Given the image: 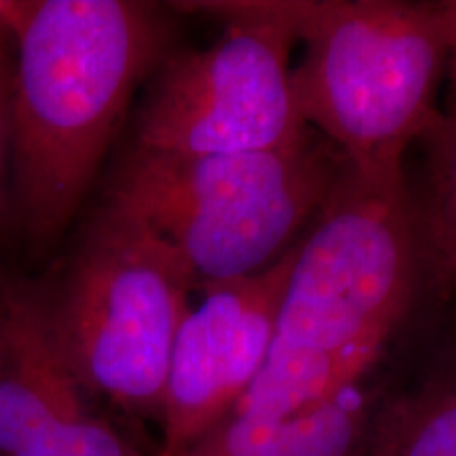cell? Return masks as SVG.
<instances>
[{
    "instance_id": "6da1fadb",
    "label": "cell",
    "mask_w": 456,
    "mask_h": 456,
    "mask_svg": "<svg viewBox=\"0 0 456 456\" xmlns=\"http://www.w3.org/2000/svg\"><path fill=\"white\" fill-rule=\"evenodd\" d=\"M423 245L403 171L346 165L300 239L269 357L232 412L285 419L368 380L412 309Z\"/></svg>"
},
{
    "instance_id": "7a4b0ae2",
    "label": "cell",
    "mask_w": 456,
    "mask_h": 456,
    "mask_svg": "<svg viewBox=\"0 0 456 456\" xmlns=\"http://www.w3.org/2000/svg\"><path fill=\"white\" fill-rule=\"evenodd\" d=\"M171 47L167 11L138 0H17L9 178L37 243L74 218L135 91Z\"/></svg>"
},
{
    "instance_id": "3957f363",
    "label": "cell",
    "mask_w": 456,
    "mask_h": 456,
    "mask_svg": "<svg viewBox=\"0 0 456 456\" xmlns=\"http://www.w3.org/2000/svg\"><path fill=\"white\" fill-rule=\"evenodd\" d=\"M305 45L292 95L306 127L362 174L403 171L440 112L446 34L437 3L269 0Z\"/></svg>"
},
{
    "instance_id": "277c9868",
    "label": "cell",
    "mask_w": 456,
    "mask_h": 456,
    "mask_svg": "<svg viewBox=\"0 0 456 456\" xmlns=\"http://www.w3.org/2000/svg\"><path fill=\"white\" fill-rule=\"evenodd\" d=\"M346 167L315 131L241 155L129 148L104 201L129 209L178 252L199 288L254 275L302 239Z\"/></svg>"
},
{
    "instance_id": "5b68a950",
    "label": "cell",
    "mask_w": 456,
    "mask_h": 456,
    "mask_svg": "<svg viewBox=\"0 0 456 456\" xmlns=\"http://www.w3.org/2000/svg\"><path fill=\"white\" fill-rule=\"evenodd\" d=\"M197 281L171 245L104 201L55 288L51 332L78 385L134 419L159 423L175 336Z\"/></svg>"
},
{
    "instance_id": "8992f818",
    "label": "cell",
    "mask_w": 456,
    "mask_h": 456,
    "mask_svg": "<svg viewBox=\"0 0 456 456\" xmlns=\"http://www.w3.org/2000/svg\"><path fill=\"white\" fill-rule=\"evenodd\" d=\"M220 20L226 30L205 49H180L148 81L134 148L178 155L279 151L313 131L296 110L289 53L296 37L269 0L174 4Z\"/></svg>"
},
{
    "instance_id": "52a82bcc",
    "label": "cell",
    "mask_w": 456,
    "mask_h": 456,
    "mask_svg": "<svg viewBox=\"0 0 456 456\" xmlns=\"http://www.w3.org/2000/svg\"><path fill=\"white\" fill-rule=\"evenodd\" d=\"M298 243L254 275L201 285L171 349L157 456H180L252 387L269 357Z\"/></svg>"
},
{
    "instance_id": "ba28073f",
    "label": "cell",
    "mask_w": 456,
    "mask_h": 456,
    "mask_svg": "<svg viewBox=\"0 0 456 456\" xmlns=\"http://www.w3.org/2000/svg\"><path fill=\"white\" fill-rule=\"evenodd\" d=\"M91 399L57 349L47 288L0 281V456H138Z\"/></svg>"
},
{
    "instance_id": "9c48e42d",
    "label": "cell",
    "mask_w": 456,
    "mask_h": 456,
    "mask_svg": "<svg viewBox=\"0 0 456 456\" xmlns=\"http://www.w3.org/2000/svg\"><path fill=\"white\" fill-rule=\"evenodd\" d=\"M380 395L363 380L285 419L231 412L180 456H366Z\"/></svg>"
},
{
    "instance_id": "30bf717a",
    "label": "cell",
    "mask_w": 456,
    "mask_h": 456,
    "mask_svg": "<svg viewBox=\"0 0 456 456\" xmlns=\"http://www.w3.org/2000/svg\"><path fill=\"white\" fill-rule=\"evenodd\" d=\"M366 456H456V357L380 395Z\"/></svg>"
},
{
    "instance_id": "8fae6325",
    "label": "cell",
    "mask_w": 456,
    "mask_h": 456,
    "mask_svg": "<svg viewBox=\"0 0 456 456\" xmlns=\"http://www.w3.org/2000/svg\"><path fill=\"white\" fill-rule=\"evenodd\" d=\"M429 144V195L420 232L437 260L456 275V114H440L423 138Z\"/></svg>"
},
{
    "instance_id": "7c38bea8",
    "label": "cell",
    "mask_w": 456,
    "mask_h": 456,
    "mask_svg": "<svg viewBox=\"0 0 456 456\" xmlns=\"http://www.w3.org/2000/svg\"><path fill=\"white\" fill-rule=\"evenodd\" d=\"M9 72H0V212L9 180Z\"/></svg>"
},
{
    "instance_id": "4fadbf2b",
    "label": "cell",
    "mask_w": 456,
    "mask_h": 456,
    "mask_svg": "<svg viewBox=\"0 0 456 456\" xmlns=\"http://www.w3.org/2000/svg\"><path fill=\"white\" fill-rule=\"evenodd\" d=\"M440 4V13L444 21V34H446V72L450 83V112L456 114V0H444Z\"/></svg>"
},
{
    "instance_id": "5bb4252c",
    "label": "cell",
    "mask_w": 456,
    "mask_h": 456,
    "mask_svg": "<svg viewBox=\"0 0 456 456\" xmlns=\"http://www.w3.org/2000/svg\"><path fill=\"white\" fill-rule=\"evenodd\" d=\"M15 15H17L15 0H0V72L11 70Z\"/></svg>"
}]
</instances>
